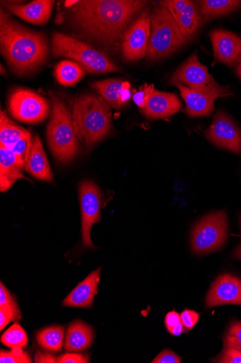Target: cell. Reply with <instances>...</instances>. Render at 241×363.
Listing matches in <instances>:
<instances>
[{"label":"cell","mask_w":241,"mask_h":363,"mask_svg":"<svg viewBox=\"0 0 241 363\" xmlns=\"http://www.w3.org/2000/svg\"><path fill=\"white\" fill-rule=\"evenodd\" d=\"M101 268L90 273L63 301L64 307L91 308L98 294Z\"/></svg>","instance_id":"e0dca14e"},{"label":"cell","mask_w":241,"mask_h":363,"mask_svg":"<svg viewBox=\"0 0 241 363\" xmlns=\"http://www.w3.org/2000/svg\"><path fill=\"white\" fill-rule=\"evenodd\" d=\"M228 237V218L218 211L206 216L194 227L192 247L197 254H206L220 249Z\"/></svg>","instance_id":"ba28073f"},{"label":"cell","mask_w":241,"mask_h":363,"mask_svg":"<svg viewBox=\"0 0 241 363\" xmlns=\"http://www.w3.org/2000/svg\"><path fill=\"white\" fill-rule=\"evenodd\" d=\"M22 318L20 311L18 308L11 307L10 306H0V330L1 332L10 322L20 321Z\"/></svg>","instance_id":"f546056e"},{"label":"cell","mask_w":241,"mask_h":363,"mask_svg":"<svg viewBox=\"0 0 241 363\" xmlns=\"http://www.w3.org/2000/svg\"><path fill=\"white\" fill-rule=\"evenodd\" d=\"M188 43L169 11L160 4L156 6L151 13L147 60H157L169 56Z\"/></svg>","instance_id":"8992f818"},{"label":"cell","mask_w":241,"mask_h":363,"mask_svg":"<svg viewBox=\"0 0 241 363\" xmlns=\"http://www.w3.org/2000/svg\"><path fill=\"white\" fill-rule=\"evenodd\" d=\"M182 322L181 315L176 311H171L168 313L165 318V325L170 332L172 328Z\"/></svg>","instance_id":"f35d334b"},{"label":"cell","mask_w":241,"mask_h":363,"mask_svg":"<svg viewBox=\"0 0 241 363\" xmlns=\"http://www.w3.org/2000/svg\"><path fill=\"white\" fill-rule=\"evenodd\" d=\"M0 48L11 69L18 75L36 70L48 55L45 35L23 27L3 9L0 11Z\"/></svg>","instance_id":"7a4b0ae2"},{"label":"cell","mask_w":241,"mask_h":363,"mask_svg":"<svg viewBox=\"0 0 241 363\" xmlns=\"http://www.w3.org/2000/svg\"><path fill=\"white\" fill-rule=\"evenodd\" d=\"M160 4L173 16L187 41H192L204 22L196 2L189 0H165L160 1Z\"/></svg>","instance_id":"4fadbf2b"},{"label":"cell","mask_w":241,"mask_h":363,"mask_svg":"<svg viewBox=\"0 0 241 363\" xmlns=\"http://www.w3.org/2000/svg\"><path fill=\"white\" fill-rule=\"evenodd\" d=\"M184 328H185L184 325L181 322L177 325H176L175 327L172 328L170 330V331L169 332V333L171 335H173V336H175V337L180 336L184 332Z\"/></svg>","instance_id":"60d3db41"},{"label":"cell","mask_w":241,"mask_h":363,"mask_svg":"<svg viewBox=\"0 0 241 363\" xmlns=\"http://www.w3.org/2000/svg\"><path fill=\"white\" fill-rule=\"evenodd\" d=\"M23 164L14 152L0 145V189L8 191L18 179L23 178Z\"/></svg>","instance_id":"ffe728a7"},{"label":"cell","mask_w":241,"mask_h":363,"mask_svg":"<svg viewBox=\"0 0 241 363\" xmlns=\"http://www.w3.org/2000/svg\"><path fill=\"white\" fill-rule=\"evenodd\" d=\"M148 4L141 0H81L72 7L75 26L102 45L117 43L127 26Z\"/></svg>","instance_id":"6da1fadb"},{"label":"cell","mask_w":241,"mask_h":363,"mask_svg":"<svg viewBox=\"0 0 241 363\" xmlns=\"http://www.w3.org/2000/svg\"><path fill=\"white\" fill-rule=\"evenodd\" d=\"M90 86L112 107L119 110L123 107L122 91L125 88L130 89V84L119 79H108L93 82Z\"/></svg>","instance_id":"cb8c5ba5"},{"label":"cell","mask_w":241,"mask_h":363,"mask_svg":"<svg viewBox=\"0 0 241 363\" xmlns=\"http://www.w3.org/2000/svg\"><path fill=\"white\" fill-rule=\"evenodd\" d=\"M223 305L241 306V280L230 274L218 277L206 298L208 309Z\"/></svg>","instance_id":"5bb4252c"},{"label":"cell","mask_w":241,"mask_h":363,"mask_svg":"<svg viewBox=\"0 0 241 363\" xmlns=\"http://www.w3.org/2000/svg\"><path fill=\"white\" fill-rule=\"evenodd\" d=\"M30 355L25 352L22 347L13 348L11 352L1 350L0 351V362L1 363H30Z\"/></svg>","instance_id":"f1b7e54d"},{"label":"cell","mask_w":241,"mask_h":363,"mask_svg":"<svg viewBox=\"0 0 241 363\" xmlns=\"http://www.w3.org/2000/svg\"><path fill=\"white\" fill-rule=\"evenodd\" d=\"M182 358L169 350L161 352L153 361V363H180Z\"/></svg>","instance_id":"d590c367"},{"label":"cell","mask_w":241,"mask_h":363,"mask_svg":"<svg viewBox=\"0 0 241 363\" xmlns=\"http://www.w3.org/2000/svg\"><path fill=\"white\" fill-rule=\"evenodd\" d=\"M151 13L146 9L125 31L122 41V55L127 61L146 57L151 36Z\"/></svg>","instance_id":"30bf717a"},{"label":"cell","mask_w":241,"mask_h":363,"mask_svg":"<svg viewBox=\"0 0 241 363\" xmlns=\"http://www.w3.org/2000/svg\"><path fill=\"white\" fill-rule=\"evenodd\" d=\"M236 74H237V76L239 77V78L241 80V60L236 65Z\"/></svg>","instance_id":"7bdbcfd3"},{"label":"cell","mask_w":241,"mask_h":363,"mask_svg":"<svg viewBox=\"0 0 241 363\" xmlns=\"http://www.w3.org/2000/svg\"><path fill=\"white\" fill-rule=\"evenodd\" d=\"M213 361L221 363H241V352L234 347L224 345L221 354Z\"/></svg>","instance_id":"d6a6232c"},{"label":"cell","mask_w":241,"mask_h":363,"mask_svg":"<svg viewBox=\"0 0 241 363\" xmlns=\"http://www.w3.org/2000/svg\"><path fill=\"white\" fill-rule=\"evenodd\" d=\"M34 362L37 363H55L58 362V358L51 354L37 352L35 357H34Z\"/></svg>","instance_id":"ab89813d"},{"label":"cell","mask_w":241,"mask_h":363,"mask_svg":"<svg viewBox=\"0 0 241 363\" xmlns=\"http://www.w3.org/2000/svg\"><path fill=\"white\" fill-rule=\"evenodd\" d=\"M199 313L192 310H184L181 314L182 323L184 327L190 331L197 323L199 319Z\"/></svg>","instance_id":"8d00e7d4"},{"label":"cell","mask_w":241,"mask_h":363,"mask_svg":"<svg viewBox=\"0 0 241 363\" xmlns=\"http://www.w3.org/2000/svg\"><path fill=\"white\" fill-rule=\"evenodd\" d=\"M64 328L62 326L54 325L41 330L37 335L39 345L43 349L53 352H59L63 346Z\"/></svg>","instance_id":"4316f807"},{"label":"cell","mask_w":241,"mask_h":363,"mask_svg":"<svg viewBox=\"0 0 241 363\" xmlns=\"http://www.w3.org/2000/svg\"><path fill=\"white\" fill-rule=\"evenodd\" d=\"M1 74H4V66L1 65Z\"/></svg>","instance_id":"f6af8a7d"},{"label":"cell","mask_w":241,"mask_h":363,"mask_svg":"<svg viewBox=\"0 0 241 363\" xmlns=\"http://www.w3.org/2000/svg\"><path fill=\"white\" fill-rule=\"evenodd\" d=\"M78 3V1H66L65 3V6L66 8H72L74 7L76 4Z\"/></svg>","instance_id":"ee69618b"},{"label":"cell","mask_w":241,"mask_h":363,"mask_svg":"<svg viewBox=\"0 0 241 363\" xmlns=\"http://www.w3.org/2000/svg\"><path fill=\"white\" fill-rule=\"evenodd\" d=\"M154 91L155 88L153 84H144L139 91L133 94L134 102L137 106L143 109L146 106Z\"/></svg>","instance_id":"1f68e13d"},{"label":"cell","mask_w":241,"mask_h":363,"mask_svg":"<svg viewBox=\"0 0 241 363\" xmlns=\"http://www.w3.org/2000/svg\"><path fill=\"white\" fill-rule=\"evenodd\" d=\"M52 48L57 57L76 60L90 74H102L121 72L105 53L72 37L55 33L52 37Z\"/></svg>","instance_id":"5b68a950"},{"label":"cell","mask_w":241,"mask_h":363,"mask_svg":"<svg viewBox=\"0 0 241 363\" xmlns=\"http://www.w3.org/2000/svg\"><path fill=\"white\" fill-rule=\"evenodd\" d=\"M2 3L12 13L28 23L38 26H43L48 22L55 4L51 0H36L25 5L13 2Z\"/></svg>","instance_id":"ac0fdd59"},{"label":"cell","mask_w":241,"mask_h":363,"mask_svg":"<svg viewBox=\"0 0 241 363\" xmlns=\"http://www.w3.org/2000/svg\"><path fill=\"white\" fill-rule=\"evenodd\" d=\"M28 337L25 330L14 323L1 337V342L10 348L25 347L28 345Z\"/></svg>","instance_id":"83f0119b"},{"label":"cell","mask_w":241,"mask_h":363,"mask_svg":"<svg viewBox=\"0 0 241 363\" xmlns=\"http://www.w3.org/2000/svg\"><path fill=\"white\" fill-rule=\"evenodd\" d=\"M205 136L216 146L236 154L241 153V129L225 112L220 110Z\"/></svg>","instance_id":"7c38bea8"},{"label":"cell","mask_w":241,"mask_h":363,"mask_svg":"<svg viewBox=\"0 0 241 363\" xmlns=\"http://www.w3.org/2000/svg\"><path fill=\"white\" fill-rule=\"evenodd\" d=\"M52 109L47 127L48 145L54 157L60 162L72 161L79 151L73 116L64 102L50 92Z\"/></svg>","instance_id":"277c9868"},{"label":"cell","mask_w":241,"mask_h":363,"mask_svg":"<svg viewBox=\"0 0 241 363\" xmlns=\"http://www.w3.org/2000/svg\"><path fill=\"white\" fill-rule=\"evenodd\" d=\"M54 74L60 84L74 86L83 78L85 72L81 65L74 61L64 60L56 66Z\"/></svg>","instance_id":"484cf974"},{"label":"cell","mask_w":241,"mask_h":363,"mask_svg":"<svg viewBox=\"0 0 241 363\" xmlns=\"http://www.w3.org/2000/svg\"><path fill=\"white\" fill-rule=\"evenodd\" d=\"M93 338L92 327L83 321H75L67 328L64 349L70 352L86 350L91 345Z\"/></svg>","instance_id":"7402d4cb"},{"label":"cell","mask_w":241,"mask_h":363,"mask_svg":"<svg viewBox=\"0 0 241 363\" xmlns=\"http://www.w3.org/2000/svg\"><path fill=\"white\" fill-rule=\"evenodd\" d=\"M204 22L232 13L241 9L238 0H201L196 1Z\"/></svg>","instance_id":"603a6c76"},{"label":"cell","mask_w":241,"mask_h":363,"mask_svg":"<svg viewBox=\"0 0 241 363\" xmlns=\"http://www.w3.org/2000/svg\"><path fill=\"white\" fill-rule=\"evenodd\" d=\"M224 345H234L241 347V322L234 321L230 324L224 340Z\"/></svg>","instance_id":"836d02e7"},{"label":"cell","mask_w":241,"mask_h":363,"mask_svg":"<svg viewBox=\"0 0 241 363\" xmlns=\"http://www.w3.org/2000/svg\"><path fill=\"white\" fill-rule=\"evenodd\" d=\"M25 170L33 177L45 182H52L53 174L43 145L39 137L33 139Z\"/></svg>","instance_id":"44dd1931"},{"label":"cell","mask_w":241,"mask_h":363,"mask_svg":"<svg viewBox=\"0 0 241 363\" xmlns=\"http://www.w3.org/2000/svg\"><path fill=\"white\" fill-rule=\"evenodd\" d=\"M82 217V238L86 247L95 248L91 240V229L100 221L102 192L93 182L84 181L79 188Z\"/></svg>","instance_id":"8fae6325"},{"label":"cell","mask_w":241,"mask_h":363,"mask_svg":"<svg viewBox=\"0 0 241 363\" xmlns=\"http://www.w3.org/2000/svg\"><path fill=\"white\" fill-rule=\"evenodd\" d=\"M88 354L66 353L58 357L59 363H88L90 362Z\"/></svg>","instance_id":"e575fe53"},{"label":"cell","mask_w":241,"mask_h":363,"mask_svg":"<svg viewBox=\"0 0 241 363\" xmlns=\"http://www.w3.org/2000/svg\"><path fill=\"white\" fill-rule=\"evenodd\" d=\"M175 86L180 90L189 117H208L213 113L215 101L218 96L192 90L180 84Z\"/></svg>","instance_id":"d6986e66"},{"label":"cell","mask_w":241,"mask_h":363,"mask_svg":"<svg viewBox=\"0 0 241 363\" xmlns=\"http://www.w3.org/2000/svg\"><path fill=\"white\" fill-rule=\"evenodd\" d=\"M240 223H241V218H240Z\"/></svg>","instance_id":"bcb514c9"},{"label":"cell","mask_w":241,"mask_h":363,"mask_svg":"<svg viewBox=\"0 0 241 363\" xmlns=\"http://www.w3.org/2000/svg\"><path fill=\"white\" fill-rule=\"evenodd\" d=\"M210 38L216 60L230 68L236 66L241 60V38L223 29L212 30Z\"/></svg>","instance_id":"9a60e30c"},{"label":"cell","mask_w":241,"mask_h":363,"mask_svg":"<svg viewBox=\"0 0 241 363\" xmlns=\"http://www.w3.org/2000/svg\"><path fill=\"white\" fill-rule=\"evenodd\" d=\"M233 257L236 259L241 260V244L235 250Z\"/></svg>","instance_id":"b9f144b4"},{"label":"cell","mask_w":241,"mask_h":363,"mask_svg":"<svg viewBox=\"0 0 241 363\" xmlns=\"http://www.w3.org/2000/svg\"><path fill=\"white\" fill-rule=\"evenodd\" d=\"M72 116L78 138L88 146L93 145L111 130L112 112L100 96L88 94L77 97Z\"/></svg>","instance_id":"3957f363"},{"label":"cell","mask_w":241,"mask_h":363,"mask_svg":"<svg viewBox=\"0 0 241 363\" xmlns=\"http://www.w3.org/2000/svg\"><path fill=\"white\" fill-rule=\"evenodd\" d=\"M6 305L18 308L16 301L4 283L1 282L0 284V306Z\"/></svg>","instance_id":"74e56055"},{"label":"cell","mask_w":241,"mask_h":363,"mask_svg":"<svg viewBox=\"0 0 241 363\" xmlns=\"http://www.w3.org/2000/svg\"><path fill=\"white\" fill-rule=\"evenodd\" d=\"M30 134V132L15 125L2 111L0 115V145L11 148L18 141Z\"/></svg>","instance_id":"d4e9b609"},{"label":"cell","mask_w":241,"mask_h":363,"mask_svg":"<svg viewBox=\"0 0 241 363\" xmlns=\"http://www.w3.org/2000/svg\"><path fill=\"white\" fill-rule=\"evenodd\" d=\"M32 141L31 135L29 134L10 148L24 167L30 151Z\"/></svg>","instance_id":"4dcf8cb0"},{"label":"cell","mask_w":241,"mask_h":363,"mask_svg":"<svg viewBox=\"0 0 241 363\" xmlns=\"http://www.w3.org/2000/svg\"><path fill=\"white\" fill-rule=\"evenodd\" d=\"M9 110L17 120L36 123L47 118L49 106L45 99L30 90L18 89L9 99Z\"/></svg>","instance_id":"9c48e42d"},{"label":"cell","mask_w":241,"mask_h":363,"mask_svg":"<svg viewBox=\"0 0 241 363\" xmlns=\"http://www.w3.org/2000/svg\"><path fill=\"white\" fill-rule=\"evenodd\" d=\"M170 83L172 85L180 84L192 90L218 97L233 94L229 86H221L215 81L208 68L199 62L196 52H194L172 76Z\"/></svg>","instance_id":"52a82bcc"},{"label":"cell","mask_w":241,"mask_h":363,"mask_svg":"<svg viewBox=\"0 0 241 363\" xmlns=\"http://www.w3.org/2000/svg\"><path fill=\"white\" fill-rule=\"evenodd\" d=\"M182 107L176 94L155 89L142 112L149 119L165 118L180 112Z\"/></svg>","instance_id":"2e32d148"}]
</instances>
